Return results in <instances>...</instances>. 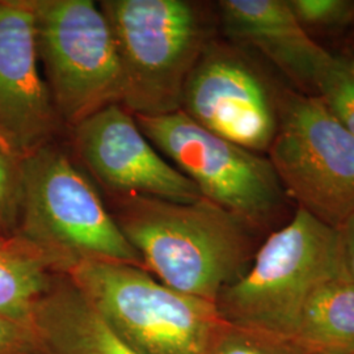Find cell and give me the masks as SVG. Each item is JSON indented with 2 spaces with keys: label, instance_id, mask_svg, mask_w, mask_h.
Returning a JSON list of instances; mask_svg holds the SVG:
<instances>
[{
  "label": "cell",
  "instance_id": "obj_1",
  "mask_svg": "<svg viewBox=\"0 0 354 354\" xmlns=\"http://www.w3.org/2000/svg\"><path fill=\"white\" fill-rule=\"evenodd\" d=\"M115 223L165 286L216 304L252 263L251 228L216 203L112 197Z\"/></svg>",
  "mask_w": 354,
  "mask_h": 354
},
{
  "label": "cell",
  "instance_id": "obj_2",
  "mask_svg": "<svg viewBox=\"0 0 354 354\" xmlns=\"http://www.w3.org/2000/svg\"><path fill=\"white\" fill-rule=\"evenodd\" d=\"M23 205L13 239L66 274L86 261L143 266L88 177L57 140L21 158Z\"/></svg>",
  "mask_w": 354,
  "mask_h": 354
},
{
  "label": "cell",
  "instance_id": "obj_3",
  "mask_svg": "<svg viewBox=\"0 0 354 354\" xmlns=\"http://www.w3.org/2000/svg\"><path fill=\"white\" fill-rule=\"evenodd\" d=\"M342 260L339 228L298 207L256 251L241 279L221 292L218 311L227 323L289 344L306 304Z\"/></svg>",
  "mask_w": 354,
  "mask_h": 354
},
{
  "label": "cell",
  "instance_id": "obj_4",
  "mask_svg": "<svg viewBox=\"0 0 354 354\" xmlns=\"http://www.w3.org/2000/svg\"><path fill=\"white\" fill-rule=\"evenodd\" d=\"M66 276L138 354H207L223 317L214 302L174 290L140 266L86 261Z\"/></svg>",
  "mask_w": 354,
  "mask_h": 354
},
{
  "label": "cell",
  "instance_id": "obj_5",
  "mask_svg": "<svg viewBox=\"0 0 354 354\" xmlns=\"http://www.w3.org/2000/svg\"><path fill=\"white\" fill-rule=\"evenodd\" d=\"M124 79L121 105L133 115L181 111L185 82L205 44L203 19L185 0H102Z\"/></svg>",
  "mask_w": 354,
  "mask_h": 354
},
{
  "label": "cell",
  "instance_id": "obj_6",
  "mask_svg": "<svg viewBox=\"0 0 354 354\" xmlns=\"http://www.w3.org/2000/svg\"><path fill=\"white\" fill-rule=\"evenodd\" d=\"M38 58L57 113L71 129L121 104L124 79L113 35L92 0H30Z\"/></svg>",
  "mask_w": 354,
  "mask_h": 354
},
{
  "label": "cell",
  "instance_id": "obj_7",
  "mask_svg": "<svg viewBox=\"0 0 354 354\" xmlns=\"http://www.w3.org/2000/svg\"><path fill=\"white\" fill-rule=\"evenodd\" d=\"M269 162L283 193L330 227L354 214V134L317 95L288 93Z\"/></svg>",
  "mask_w": 354,
  "mask_h": 354
},
{
  "label": "cell",
  "instance_id": "obj_8",
  "mask_svg": "<svg viewBox=\"0 0 354 354\" xmlns=\"http://www.w3.org/2000/svg\"><path fill=\"white\" fill-rule=\"evenodd\" d=\"M142 133L197 185L205 198L250 227L266 225L282 206L283 190L269 159L223 140L189 115H134Z\"/></svg>",
  "mask_w": 354,
  "mask_h": 354
},
{
  "label": "cell",
  "instance_id": "obj_9",
  "mask_svg": "<svg viewBox=\"0 0 354 354\" xmlns=\"http://www.w3.org/2000/svg\"><path fill=\"white\" fill-rule=\"evenodd\" d=\"M70 130L76 158L112 197L145 196L176 203L203 198L189 177L158 153L121 104L104 108Z\"/></svg>",
  "mask_w": 354,
  "mask_h": 354
},
{
  "label": "cell",
  "instance_id": "obj_10",
  "mask_svg": "<svg viewBox=\"0 0 354 354\" xmlns=\"http://www.w3.org/2000/svg\"><path fill=\"white\" fill-rule=\"evenodd\" d=\"M181 111L215 136L259 153L269 150L277 130L264 83L222 46L203 49L185 82Z\"/></svg>",
  "mask_w": 354,
  "mask_h": 354
},
{
  "label": "cell",
  "instance_id": "obj_11",
  "mask_svg": "<svg viewBox=\"0 0 354 354\" xmlns=\"http://www.w3.org/2000/svg\"><path fill=\"white\" fill-rule=\"evenodd\" d=\"M64 127L39 71L30 0H0V133L23 158Z\"/></svg>",
  "mask_w": 354,
  "mask_h": 354
},
{
  "label": "cell",
  "instance_id": "obj_12",
  "mask_svg": "<svg viewBox=\"0 0 354 354\" xmlns=\"http://www.w3.org/2000/svg\"><path fill=\"white\" fill-rule=\"evenodd\" d=\"M219 8L230 38L261 51L304 86L317 89L335 61V55L310 37L289 1L223 0Z\"/></svg>",
  "mask_w": 354,
  "mask_h": 354
},
{
  "label": "cell",
  "instance_id": "obj_13",
  "mask_svg": "<svg viewBox=\"0 0 354 354\" xmlns=\"http://www.w3.org/2000/svg\"><path fill=\"white\" fill-rule=\"evenodd\" d=\"M32 326L39 354H138L121 342L86 297L62 273L35 306Z\"/></svg>",
  "mask_w": 354,
  "mask_h": 354
},
{
  "label": "cell",
  "instance_id": "obj_14",
  "mask_svg": "<svg viewBox=\"0 0 354 354\" xmlns=\"http://www.w3.org/2000/svg\"><path fill=\"white\" fill-rule=\"evenodd\" d=\"M289 345L302 354H354V281L345 257L306 304Z\"/></svg>",
  "mask_w": 354,
  "mask_h": 354
},
{
  "label": "cell",
  "instance_id": "obj_15",
  "mask_svg": "<svg viewBox=\"0 0 354 354\" xmlns=\"http://www.w3.org/2000/svg\"><path fill=\"white\" fill-rule=\"evenodd\" d=\"M49 266L23 243L0 247V315L32 324L35 306L50 285Z\"/></svg>",
  "mask_w": 354,
  "mask_h": 354
},
{
  "label": "cell",
  "instance_id": "obj_16",
  "mask_svg": "<svg viewBox=\"0 0 354 354\" xmlns=\"http://www.w3.org/2000/svg\"><path fill=\"white\" fill-rule=\"evenodd\" d=\"M317 96L354 134V61L335 57L317 86Z\"/></svg>",
  "mask_w": 354,
  "mask_h": 354
},
{
  "label": "cell",
  "instance_id": "obj_17",
  "mask_svg": "<svg viewBox=\"0 0 354 354\" xmlns=\"http://www.w3.org/2000/svg\"><path fill=\"white\" fill-rule=\"evenodd\" d=\"M23 205L21 156L0 142V238L12 239Z\"/></svg>",
  "mask_w": 354,
  "mask_h": 354
},
{
  "label": "cell",
  "instance_id": "obj_18",
  "mask_svg": "<svg viewBox=\"0 0 354 354\" xmlns=\"http://www.w3.org/2000/svg\"><path fill=\"white\" fill-rule=\"evenodd\" d=\"M207 354H302L288 342L223 320Z\"/></svg>",
  "mask_w": 354,
  "mask_h": 354
},
{
  "label": "cell",
  "instance_id": "obj_19",
  "mask_svg": "<svg viewBox=\"0 0 354 354\" xmlns=\"http://www.w3.org/2000/svg\"><path fill=\"white\" fill-rule=\"evenodd\" d=\"M291 10L302 24L336 26L351 19L354 4L346 0H291Z\"/></svg>",
  "mask_w": 354,
  "mask_h": 354
},
{
  "label": "cell",
  "instance_id": "obj_20",
  "mask_svg": "<svg viewBox=\"0 0 354 354\" xmlns=\"http://www.w3.org/2000/svg\"><path fill=\"white\" fill-rule=\"evenodd\" d=\"M0 354H39L33 326L0 315Z\"/></svg>",
  "mask_w": 354,
  "mask_h": 354
},
{
  "label": "cell",
  "instance_id": "obj_21",
  "mask_svg": "<svg viewBox=\"0 0 354 354\" xmlns=\"http://www.w3.org/2000/svg\"><path fill=\"white\" fill-rule=\"evenodd\" d=\"M342 236V250L346 268L354 281V214L349 216L342 227L339 228Z\"/></svg>",
  "mask_w": 354,
  "mask_h": 354
},
{
  "label": "cell",
  "instance_id": "obj_22",
  "mask_svg": "<svg viewBox=\"0 0 354 354\" xmlns=\"http://www.w3.org/2000/svg\"><path fill=\"white\" fill-rule=\"evenodd\" d=\"M11 241V239H4V238H0V247H4L6 244H8Z\"/></svg>",
  "mask_w": 354,
  "mask_h": 354
},
{
  "label": "cell",
  "instance_id": "obj_23",
  "mask_svg": "<svg viewBox=\"0 0 354 354\" xmlns=\"http://www.w3.org/2000/svg\"><path fill=\"white\" fill-rule=\"evenodd\" d=\"M0 142H1V143H4V145H7V146L11 149V146L7 143V140H6V138L3 137V134H1V133H0Z\"/></svg>",
  "mask_w": 354,
  "mask_h": 354
}]
</instances>
